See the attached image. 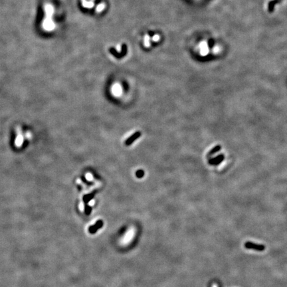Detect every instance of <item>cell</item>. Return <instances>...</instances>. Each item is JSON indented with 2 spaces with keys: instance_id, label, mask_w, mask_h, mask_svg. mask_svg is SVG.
Returning <instances> with one entry per match:
<instances>
[{
  "instance_id": "3957f363",
  "label": "cell",
  "mask_w": 287,
  "mask_h": 287,
  "mask_svg": "<svg viewBox=\"0 0 287 287\" xmlns=\"http://www.w3.org/2000/svg\"><path fill=\"white\" fill-rule=\"evenodd\" d=\"M199 49H200V55L201 56L205 57L209 54V49L206 41H201L200 44H199Z\"/></svg>"
},
{
  "instance_id": "7a4b0ae2",
  "label": "cell",
  "mask_w": 287,
  "mask_h": 287,
  "mask_svg": "<svg viewBox=\"0 0 287 287\" xmlns=\"http://www.w3.org/2000/svg\"><path fill=\"white\" fill-rule=\"evenodd\" d=\"M134 235H135V229L134 228L130 229L128 231H127L126 235L124 237L122 243H123V244H128V243L132 240L134 237Z\"/></svg>"
},
{
  "instance_id": "8992f818",
  "label": "cell",
  "mask_w": 287,
  "mask_h": 287,
  "mask_svg": "<svg viewBox=\"0 0 287 287\" xmlns=\"http://www.w3.org/2000/svg\"><path fill=\"white\" fill-rule=\"evenodd\" d=\"M140 136H141V132L137 131V132H136L134 134H132L130 137H129L126 140L125 144L126 146L131 145L134 142L136 141L138 138H139Z\"/></svg>"
},
{
  "instance_id": "5b68a950",
  "label": "cell",
  "mask_w": 287,
  "mask_h": 287,
  "mask_svg": "<svg viewBox=\"0 0 287 287\" xmlns=\"http://www.w3.org/2000/svg\"><path fill=\"white\" fill-rule=\"evenodd\" d=\"M224 159H225L224 155L221 154L220 155H217V156H216L215 157H214V158L210 159L209 160V164H211V165L217 166L224 160Z\"/></svg>"
},
{
  "instance_id": "277c9868",
  "label": "cell",
  "mask_w": 287,
  "mask_h": 287,
  "mask_svg": "<svg viewBox=\"0 0 287 287\" xmlns=\"http://www.w3.org/2000/svg\"><path fill=\"white\" fill-rule=\"evenodd\" d=\"M245 247L247 249H255V250H257L258 251H262L265 250V247L262 245H258V244H255V243H251V242H247L245 243Z\"/></svg>"
},
{
  "instance_id": "7c38bea8",
  "label": "cell",
  "mask_w": 287,
  "mask_h": 287,
  "mask_svg": "<svg viewBox=\"0 0 287 287\" xmlns=\"http://www.w3.org/2000/svg\"><path fill=\"white\" fill-rule=\"evenodd\" d=\"M136 176L137 177H138V178H142L144 176V172L142 170H138L136 173Z\"/></svg>"
},
{
  "instance_id": "52a82bcc",
  "label": "cell",
  "mask_w": 287,
  "mask_h": 287,
  "mask_svg": "<svg viewBox=\"0 0 287 287\" xmlns=\"http://www.w3.org/2000/svg\"><path fill=\"white\" fill-rule=\"evenodd\" d=\"M81 3L85 8H93L95 5V1L94 0H81Z\"/></svg>"
},
{
  "instance_id": "2e32d148",
  "label": "cell",
  "mask_w": 287,
  "mask_h": 287,
  "mask_svg": "<svg viewBox=\"0 0 287 287\" xmlns=\"http://www.w3.org/2000/svg\"><path fill=\"white\" fill-rule=\"evenodd\" d=\"M212 287H217V286L216 284H212Z\"/></svg>"
},
{
  "instance_id": "8fae6325",
  "label": "cell",
  "mask_w": 287,
  "mask_h": 287,
  "mask_svg": "<svg viewBox=\"0 0 287 287\" xmlns=\"http://www.w3.org/2000/svg\"><path fill=\"white\" fill-rule=\"evenodd\" d=\"M105 7H106V4H105L104 3H99L97 5V7H96V12H97V13H101L102 12V11H103L104 10Z\"/></svg>"
},
{
  "instance_id": "ba28073f",
  "label": "cell",
  "mask_w": 287,
  "mask_h": 287,
  "mask_svg": "<svg viewBox=\"0 0 287 287\" xmlns=\"http://www.w3.org/2000/svg\"><path fill=\"white\" fill-rule=\"evenodd\" d=\"M96 191H94L93 193H91V194L85 195V196L83 197V200H84L85 202L88 203L89 201L91 200V199H93V197H94V195L96 194Z\"/></svg>"
},
{
  "instance_id": "6da1fadb",
  "label": "cell",
  "mask_w": 287,
  "mask_h": 287,
  "mask_svg": "<svg viewBox=\"0 0 287 287\" xmlns=\"http://www.w3.org/2000/svg\"><path fill=\"white\" fill-rule=\"evenodd\" d=\"M42 27L46 31H52L55 28V23L52 20V17L45 16L42 23Z\"/></svg>"
},
{
  "instance_id": "9a60e30c",
  "label": "cell",
  "mask_w": 287,
  "mask_h": 287,
  "mask_svg": "<svg viewBox=\"0 0 287 287\" xmlns=\"http://www.w3.org/2000/svg\"><path fill=\"white\" fill-rule=\"evenodd\" d=\"M117 49L118 50V52H120V50H121V46H120V45H117Z\"/></svg>"
},
{
  "instance_id": "9c48e42d",
  "label": "cell",
  "mask_w": 287,
  "mask_h": 287,
  "mask_svg": "<svg viewBox=\"0 0 287 287\" xmlns=\"http://www.w3.org/2000/svg\"><path fill=\"white\" fill-rule=\"evenodd\" d=\"M144 45L146 47H150L151 45L150 43V37L148 34L145 35L144 38Z\"/></svg>"
},
{
  "instance_id": "4fadbf2b",
  "label": "cell",
  "mask_w": 287,
  "mask_h": 287,
  "mask_svg": "<svg viewBox=\"0 0 287 287\" xmlns=\"http://www.w3.org/2000/svg\"><path fill=\"white\" fill-rule=\"evenodd\" d=\"M221 47H220V46H219V45H215L213 47V50H212V51H213L215 54H217V53H219V52H220L221 51Z\"/></svg>"
},
{
  "instance_id": "5bb4252c",
  "label": "cell",
  "mask_w": 287,
  "mask_h": 287,
  "mask_svg": "<svg viewBox=\"0 0 287 287\" xmlns=\"http://www.w3.org/2000/svg\"><path fill=\"white\" fill-rule=\"evenodd\" d=\"M152 40L154 41V42H157L160 40V35H159L158 34H155L154 36L152 37Z\"/></svg>"
},
{
  "instance_id": "30bf717a",
  "label": "cell",
  "mask_w": 287,
  "mask_h": 287,
  "mask_svg": "<svg viewBox=\"0 0 287 287\" xmlns=\"http://www.w3.org/2000/svg\"><path fill=\"white\" fill-rule=\"evenodd\" d=\"M221 149V146H220V145L216 146L215 147H214L213 149H211V150L210 151L209 153H208V155H209V156H211V155H214L215 154V153L218 152L219 151H220Z\"/></svg>"
}]
</instances>
